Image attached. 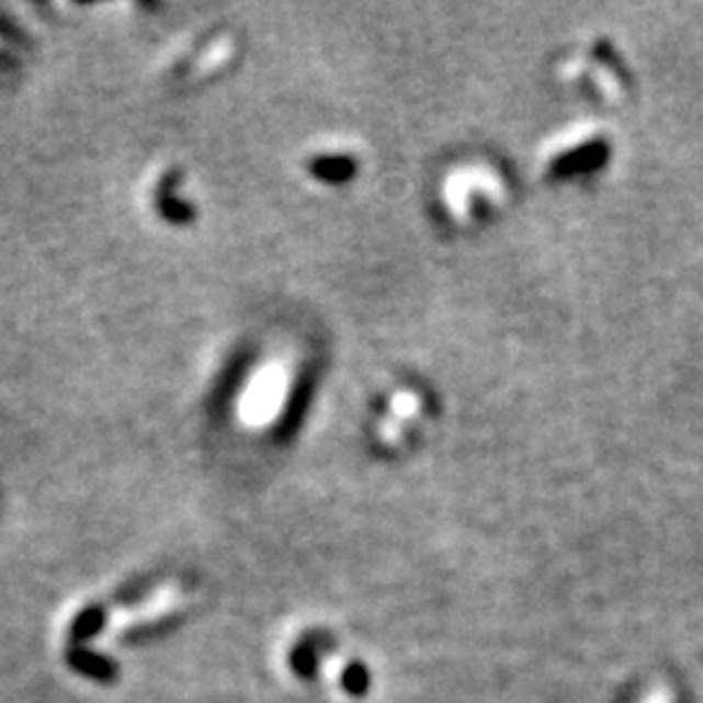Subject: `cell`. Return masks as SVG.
<instances>
[{"label": "cell", "instance_id": "6da1fadb", "mask_svg": "<svg viewBox=\"0 0 703 703\" xmlns=\"http://www.w3.org/2000/svg\"><path fill=\"white\" fill-rule=\"evenodd\" d=\"M644 703H672L670 691H654Z\"/></svg>", "mask_w": 703, "mask_h": 703}]
</instances>
